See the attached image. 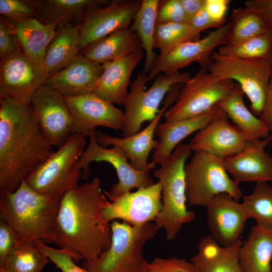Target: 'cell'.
I'll use <instances>...</instances> for the list:
<instances>
[{
	"label": "cell",
	"mask_w": 272,
	"mask_h": 272,
	"mask_svg": "<svg viewBox=\"0 0 272 272\" xmlns=\"http://www.w3.org/2000/svg\"><path fill=\"white\" fill-rule=\"evenodd\" d=\"M94 177L66 191L56 218L54 243L74 260L94 259L112 242L111 223L103 217L107 201Z\"/></svg>",
	"instance_id": "1"
},
{
	"label": "cell",
	"mask_w": 272,
	"mask_h": 272,
	"mask_svg": "<svg viewBox=\"0 0 272 272\" xmlns=\"http://www.w3.org/2000/svg\"><path fill=\"white\" fill-rule=\"evenodd\" d=\"M30 106L0 98V192L15 191L53 153Z\"/></svg>",
	"instance_id": "2"
},
{
	"label": "cell",
	"mask_w": 272,
	"mask_h": 272,
	"mask_svg": "<svg viewBox=\"0 0 272 272\" xmlns=\"http://www.w3.org/2000/svg\"><path fill=\"white\" fill-rule=\"evenodd\" d=\"M62 196L39 193L25 180L14 192H0V219L15 232V245L37 240L54 243Z\"/></svg>",
	"instance_id": "3"
},
{
	"label": "cell",
	"mask_w": 272,
	"mask_h": 272,
	"mask_svg": "<svg viewBox=\"0 0 272 272\" xmlns=\"http://www.w3.org/2000/svg\"><path fill=\"white\" fill-rule=\"evenodd\" d=\"M190 144H179L169 158L153 172L162 185L163 208L155 221L159 229L163 228L166 239H175L182 226L195 218V213L187 207L184 167L191 155Z\"/></svg>",
	"instance_id": "4"
},
{
	"label": "cell",
	"mask_w": 272,
	"mask_h": 272,
	"mask_svg": "<svg viewBox=\"0 0 272 272\" xmlns=\"http://www.w3.org/2000/svg\"><path fill=\"white\" fill-rule=\"evenodd\" d=\"M110 223V247L94 259L83 260L81 266L89 272H148L149 262L144 256V247L157 234L155 224L132 226L117 220Z\"/></svg>",
	"instance_id": "5"
},
{
	"label": "cell",
	"mask_w": 272,
	"mask_h": 272,
	"mask_svg": "<svg viewBox=\"0 0 272 272\" xmlns=\"http://www.w3.org/2000/svg\"><path fill=\"white\" fill-rule=\"evenodd\" d=\"M187 204L204 206L216 195L227 193L239 201V183L230 177L224 159L203 151H195L184 167Z\"/></svg>",
	"instance_id": "6"
},
{
	"label": "cell",
	"mask_w": 272,
	"mask_h": 272,
	"mask_svg": "<svg viewBox=\"0 0 272 272\" xmlns=\"http://www.w3.org/2000/svg\"><path fill=\"white\" fill-rule=\"evenodd\" d=\"M189 72H176L172 74L158 75L150 87L146 90L147 75L138 72L136 78L130 84V91L123 103L125 120L122 137H127L140 131L142 124L151 122L157 116L159 107L166 94L178 83L184 84L190 77Z\"/></svg>",
	"instance_id": "7"
},
{
	"label": "cell",
	"mask_w": 272,
	"mask_h": 272,
	"mask_svg": "<svg viewBox=\"0 0 272 272\" xmlns=\"http://www.w3.org/2000/svg\"><path fill=\"white\" fill-rule=\"evenodd\" d=\"M208 72L221 79L235 81L250 102L251 111L260 117L272 76L271 60L247 59L214 51Z\"/></svg>",
	"instance_id": "8"
},
{
	"label": "cell",
	"mask_w": 272,
	"mask_h": 272,
	"mask_svg": "<svg viewBox=\"0 0 272 272\" xmlns=\"http://www.w3.org/2000/svg\"><path fill=\"white\" fill-rule=\"evenodd\" d=\"M86 137L73 133L59 148L25 180L36 192L43 194L63 195L79 185L81 171L74 168L87 146Z\"/></svg>",
	"instance_id": "9"
},
{
	"label": "cell",
	"mask_w": 272,
	"mask_h": 272,
	"mask_svg": "<svg viewBox=\"0 0 272 272\" xmlns=\"http://www.w3.org/2000/svg\"><path fill=\"white\" fill-rule=\"evenodd\" d=\"M236 84L199 70L183 84L173 105L163 116L166 124L192 118L209 111L229 96Z\"/></svg>",
	"instance_id": "10"
},
{
	"label": "cell",
	"mask_w": 272,
	"mask_h": 272,
	"mask_svg": "<svg viewBox=\"0 0 272 272\" xmlns=\"http://www.w3.org/2000/svg\"><path fill=\"white\" fill-rule=\"evenodd\" d=\"M96 132L95 130L89 135L87 148L74 168L75 171L83 170L84 179L89 176L90 163L104 161L111 164L116 170L118 181L109 191H104L110 201L130 192L133 188L146 187L155 183L149 176V171H139L131 167L121 148L117 146L111 148L100 146L96 141Z\"/></svg>",
	"instance_id": "11"
},
{
	"label": "cell",
	"mask_w": 272,
	"mask_h": 272,
	"mask_svg": "<svg viewBox=\"0 0 272 272\" xmlns=\"http://www.w3.org/2000/svg\"><path fill=\"white\" fill-rule=\"evenodd\" d=\"M48 78L43 66L27 58L19 49L1 59L0 98L8 97L30 106L36 92Z\"/></svg>",
	"instance_id": "12"
},
{
	"label": "cell",
	"mask_w": 272,
	"mask_h": 272,
	"mask_svg": "<svg viewBox=\"0 0 272 272\" xmlns=\"http://www.w3.org/2000/svg\"><path fill=\"white\" fill-rule=\"evenodd\" d=\"M229 26V22H227L202 38L184 43L166 55H158L147 75L148 81L161 73L169 74L179 71L194 62L199 64L201 70L208 72L214 50L228 44Z\"/></svg>",
	"instance_id": "13"
},
{
	"label": "cell",
	"mask_w": 272,
	"mask_h": 272,
	"mask_svg": "<svg viewBox=\"0 0 272 272\" xmlns=\"http://www.w3.org/2000/svg\"><path fill=\"white\" fill-rule=\"evenodd\" d=\"M30 106L43 134L53 146L61 148L72 135L74 123L64 96L44 85L34 95Z\"/></svg>",
	"instance_id": "14"
},
{
	"label": "cell",
	"mask_w": 272,
	"mask_h": 272,
	"mask_svg": "<svg viewBox=\"0 0 272 272\" xmlns=\"http://www.w3.org/2000/svg\"><path fill=\"white\" fill-rule=\"evenodd\" d=\"M142 0H114L90 9L79 26L80 51L117 30L128 28Z\"/></svg>",
	"instance_id": "15"
},
{
	"label": "cell",
	"mask_w": 272,
	"mask_h": 272,
	"mask_svg": "<svg viewBox=\"0 0 272 272\" xmlns=\"http://www.w3.org/2000/svg\"><path fill=\"white\" fill-rule=\"evenodd\" d=\"M162 185L159 181L107 200L103 217L108 222L121 220L132 226L155 221L163 208Z\"/></svg>",
	"instance_id": "16"
},
{
	"label": "cell",
	"mask_w": 272,
	"mask_h": 272,
	"mask_svg": "<svg viewBox=\"0 0 272 272\" xmlns=\"http://www.w3.org/2000/svg\"><path fill=\"white\" fill-rule=\"evenodd\" d=\"M181 85H174L168 93L163 107L156 117L143 130L127 137L117 138L109 135L100 131H96V138L98 144L107 148L109 146L121 148L129 160L131 167L139 171H150L155 164L148 162L152 150L156 147L158 141L154 139L155 130L160 120L165 112L173 104L178 97Z\"/></svg>",
	"instance_id": "17"
},
{
	"label": "cell",
	"mask_w": 272,
	"mask_h": 272,
	"mask_svg": "<svg viewBox=\"0 0 272 272\" xmlns=\"http://www.w3.org/2000/svg\"><path fill=\"white\" fill-rule=\"evenodd\" d=\"M64 97L73 118V133L81 134L87 138L97 126L115 130L122 129L125 120L124 112L94 93Z\"/></svg>",
	"instance_id": "18"
},
{
	"label": "cell",
	"mask_w": 272,
	"mask_h": 272,
	"mask_svg": "<svg viewBox=\"0 0 272 272\" xmlns=\"http://www.w3.org/2000/svg\"><path fill=\"white\" fill-rule=\"evenodd\" d=\"M206 208L210 235L219 244L229 246L241 239L249 219L242 202L223 193L214 196Z\"/></svg>",
	"instance_id": "19"
},
{
	"label": "cell",
	"mask_w": 272,
	"mask_h": 272,
	"mask_svg": "<svg viewBox=\"0 0 272 272\" xmlns=\"http://www.w3.org/2000/svg\"><path fill=\"white\" fill-rule=\"evenodd\" d=\"M271 141L272 134L248 140L240 152L224 159L228 173L239 183L272 181V156L265 150Z\"/></svg>",
	"instance_id": "20"
},
{
	"label": "cell",
	"mask_w": 272,
	"mask_h": 272,
	"mask_svg": "<svg viewBox=\"0 0 272 272\" xmlns=\"http://www.w3.org/2000/svg\"><path fill=\"white\" fill-rule=\"evenodd\" d=\"M228 118L222 110L206 127L197 131L189 143L192 151H203L223 159L240 152L248 139Z\"/></svg>",
	"instance_id": "21"
},
{
	"label": "cell",
	"mask_w": 272,
	"mask_h": 272,
	"mask_svg": "<svg viewBox=\"0 0 272 272\" xmlns=\"http://www.w3.org/2000/svg\"><path fill=\"white\" fill-rule=\"evenodd\" d=\"M102 73L101 64L80 53L61 71L48 77L45 85L66 97L93 94Z\"/></svg>",
	"instance_id": "22"
},
{
	"label": "cell",
	"mask_w": 272,
	"mask_h": 272,
	"mask_svg": "<svg viewBox=\"0 0 272 272\" xmlns=\"http://www.w3.org/2000/svg\"><path fill=\"white\" fill-rule=\"evenodd\" d=\"M144 53L141 47L114 60L102 63V73L94 94L113 104L122 105L128 92L131 76Z\"/></svg>",
	"instance_id": "23"
},
{
	"label": "cell",
	"mask_w": 272,
	"mask_h": 272,
	"mask_svg": "<svg viewBox=\"0 0 272 272\" xmlns=\"http://www.w3.org/2000/svg\"><path fill=\"white\" fill-rule=\"evenodd\" d=\"M1 19L14 35L18 49L34 63L43 66L47 47L60 21L44 24L35 18L23 21Z\"/></svg>",
	"instance_id": "24"
},
{
	"label": "cell",
	"mask_w": 272,
	"mask_h": 272,
	"mask_svg": "<svg viewBox=\"0 0 272 272\" xmlns=\"http://www.w3.org/2000/svg\"><path fill=\"white\" fill-rule=\"evenodd\" d=\"M222 111L215 105L206 112L192 118L170 124L159 122L155 130L158 143L153 150L152 162L161 164L183 140L203 128Z\"/></svg>",
	"instance_id": "25"
},
{
	"label": "cell",
	"mask_w": 272,
	"mask_h": 272,
	"mask_svg": "<svg viewBox=\"0 0 272 272\" xmlns=\"http://www.w3.org/2000/svg\"><path fill=\"white\" fill-rule=\"evenodd\" d=\"M242 243L241 238L231 246H221L209 234L198 242L197 252L190 261L196 272H243L238 260Z\"/></svg>",
	"instance_id": "26"
},
{
	"label": "cell",
	"mask_w": 272,
	"mask_h": 272,
	"mask_svg": "<svg viewBox=\"0 0 272 272\" xmlns=\"http://www.w3.org/2000/svg\"><path fill=\"white\" fill-rule=\"evenodd\" d=\"M238 260L243 272H271L272 230L253 226L240 247Z\"/></svg>",
	"instance_id": "27"
},
{
	"label": "cell",
	"mask_w": 272,
	"mask_h": 272,
	"mask_svg": "<svg viewBox=\"0 0 272 272\" xmlns=\"http://www.w3.org/2000/svg\"><path fill=\"white\" fill-rule=\"evenodd\" d=\"M79 26H58L55 35L47 47L43 62L48 77L61 71L80 54Z\"/></svg>",
	"instance_id": "28"
},
{
	"label": "cell",
	"mask_w": 272,
	"mask_h": 272,
	"mask_svg": "<svg viewBox=\"0 0 272 272\" xmlns=\"http://www.w3.org/2000/svg\"><path fill=\"white\" fill-rule=\"evenodd\" d=\"M109 1L104 0H34L38 15L36 19L44 24L60 21V25H75L84 19L91 9Z\"/></svg>",
	"instance_id": "29"
},
{
	"label": "cell",
	"mask_w": 272,
	"mask_h": 272,
	"mask_svg": "<svg viewBox=\"0 0 272 272\" xmlns=\"http://www.w3.org/2000/svg\"><path fill=\"white\" fill-rule=\"evenodd\" d=\"M142 47L137 33L130 27L115 31L84 49L81 53L102 64L129 54Z\"/></svg>",
	"instance_id": "30"
},
{
	"label": "cell",
	"mask_w": 272,
	"mask_h": 272,
	"mask_svg": "<svg viewBox=\"0 0 272 272\" xmlns=\"http://www.w3.org/2000/svg\"><path fill=\"white\" fill-rule=\"evenodd\" d=\"M244 93L236 84L230 94L219 102V106L246 135L248 140L261 139L269 135L261 120L249 110L244 102Z\"/></svg>",
	"instance_id": "31"
},
{
	"label": "cell",
	"mask_w": 272,
	"mask_h": 272,
	"mask_svg": "<svg viewBox=\"0 0 272 272\" xmlns=\"http://www.w3.org/2000/svg\"><path fill=\"white\" fill-rule=\"evenodd\" d=\"M159 0H142L130 28L138 35L146 54L143 73L151 71L158 56L154 52L155 30Z\"/></svg>",
	"instance_id": "32"
},
{
	"label": "cell",
	"mask_w": 272,
	"mask_h": 272,
	"mask_svg": "<svg viewBox=\"0 0 272 272\" xmlns=\"http://www.w3.org/2000/svg\"><path fill=\"white\" fill-rule=\"evenodd\" d=\"M50 261L34 241L16 245L0 269L6 272H41Z\"/></svg>",
	"instance_id": "33"
},
{
	"label": "cell",
	"mask_w": 272,
	"mask_h": 272,
	"mask_svg": "<svg viewBox=\"0 0 272 272\" xmlns=\"http://www.w3.org/2000/svg\"><path fill=\"white\" fill-rule=\"evenodd\" d=\"M228 34V44H237L259 35L268 30L256 12L246 7L232 10Z\"/></svg>",
	"instance_id": "34"
},
{
	"label": "cell",
	"mask_w": 272,
	"mask_h": 272,
	"mask_svg": "<svg viewBox=\"0 0 272 272\" xmlns=\"http://www.w3.org/2000/svg\"><path fill=\"white\" fill-rule=\"evenodd\" d=\"M200 33L189 23L156 24L154 48L159 49L160 55H166L181 44L200 38Z\"/></svg>",
	"instance_id": "35"
},
{
	"label": "cell",
	"mask_w": 272,
	"mask_h": 272,
	"mask_svg": "<svg viewBox=\"0 0 272 272\" xmlns=\"http://www.w3.org/2000/svg\"><path fill=\"white\" fill-rule=\"evenodd\" d=\"M249 219L257 225L272 230V187L266 182L256 183L251 193L243 196L242 202Z\"/></svg>",
	"instance_id": "36"
},
{
	"label": "cell",
	"mask_w": 272,
	"mask_h": 272,
	"mask_svg": "<svg viewBox=\"0 0 272 272\" xmlns=\"http://www.w3.org/2000/svg\"><path fill=\"white\" fill-rule=\"evenodd\" d=\"M217 52L222 55L247 59L266 58L272 60V31L234 44L221 46Z\"/></svg>",
	"instance_id": "37"
},
{
	"label": "cell",
	"mask_w": 272,
	"mask_h": 272,
	"mask_svg": "<svg viewBox=\"0 0 272 272\" xmlns=\"http://www.w3.org/2000/svg\"><path fill=\"white\" fill-rule=\"evenodd\" d=\"M0 13L14 21L36 18L38 15L34 0H0Z\"/></svg>",
	"instance_id": "38"
},
{
	"label": "cell",
	"mask_w": 272,
	"mask_h": 272,
	"mask_svg": "<svg viewBox=\"0 0 272 272\" xmlns=\"http://www.w3.org/2000/svg\"><path fill=\"white\" fill-rule=\"evenodd\" d=\"M34 242L39 250L61 272H89L82 266L77 265L72 257L63 250L48 246L40 240Z\"/></svg>",
	"instance_id": "39"
},
{
	"label": "cell",
	"mask_w": 272,
	"mask_h": 272,
	"mask_svg": "<svg viewBox=\"0 0 272 272\" xmlns=\"http://www.w3.org/2000/svg\"><path fill=\"white\" fill-rule=\"evenodd\" d=\"M180 0L160 1L158 7L156 24L189 23Z\"/></svg>",
	"instance_id": "40"
},
{
	"label": "cell",
	"mask_w": 272,
	"mask_h": 272,
	"mask_svg": "<svg viewBox=\"0 0 272 272\" xmlns=\"http://www.w3.org/2000/svg\"><path fill=\"white\" fill-rule=\"evenodd\" d=\"M148 272H196L194 264L185 258L157 257L149 264Z\"/></svg>",
	"instance_id": "41"
},
{
	"label": "cell",
	"mask_w": 272,
	"mask_h": 272,
	"mask_svg": "<svg viewBox=\"0 0 272 272\" xmlns=\"http://www.w3.org/2000/svg\"><path fill=\"white\" fill-rule=\"evenodd\" d=\"M17 235L13 229L0 219V267L4 264L6 257L15 246Z\"/></svg>",
	"instance_id": "42"
},
{
	"label": "cell",
	"mask_w": 272,
	"mask_h": 272,
	"mask_svg": "<svg viewBox=\"0 0 272 272\" xmlns=\"http://www.w3.org/2000/svg\"><path fill=\"white\" fill-rule=\"evenodd\" d=\"M18 50L14 35L5 22L0 20V57L3 59Z\"/></svg>",
	"instance_id": "43"
},
{
	"label": "cell",
	"mask_w": 272,
	"mask_h": 272,
	"mask_svg": "<svg viewBox=\"0 0 272 272\" xmlns=\"http://www.w3.org/2000/svg\"><path fill=\"white\" fill-rule=\"evenodd\" d=\"M230 0H206L205 8L211 18L221 25H224L227 22L226 15Z\"/></svg>",
	"instance_id": "44"
},
{
	"label": "cell",
	"mask_w": 272,
	"mask_h": 272,
	"mask_svg": "<svg viewBox=\"0 0 272 272\" xmlns=\"http://www.w3.org/2000/svg\"><path fill=\"white\" fill-rule=\"evenodd\" d=\"M244 5L258 13L267 29L272 31V0H248L245 2Z\"/></svg>",
	"instance_id": "45"
},
{
	"label": "cell",
	"mask_w": 272,
	"mask_h": 272,
	"mask_svg": "<svg viewBox=\"0 0 272 272\" xmlns=\"http://www.w3.org/2000/svg\"><path fill=\"white\" fill-rule=\"evenodd\" d=\"M189 23L199 33L208 28H219L223 26L211 18L205 8L193 16Z\"/></svg>",
	"instance_id": "46"
},
{
	"label": "cell",
	"mask_w": 272,
	"mask_h": 272,
	"mask_svg": "<svg viewBox=\"0 0 272 272\" xmlns=\"http://www.w3.org/2000/svg\"><path fill=\"white\" fill-rule=\"evenodd\" d=\"M259 119L269 132L272 131V76L269 82L265 104Z\"/></svg>",
	"instance_id": "47"
},
{
	"label": "cell",
	"mask_w": 272,
	"mask_h": 272,
	"mask_svg": "<svg viewBox=\"0 0 272 272\" xmlns=\"http://www.w3.org/2000/svg\"><path fill=\"white\" fill-rule=\"evenodd\" d=\"M183 10L190 19L205 7L206 0H180Z\"/></svg>",
	"instance_id": "48"
},
{
	"label": "cell",
	"mask_w": 272,
	"mask_h": 272,
	"mask_svg": "<svg viewBox=\"0 0 272 272\" xmlns=\"http://www.w3.org/2000/svg\"><path fill=\"white\" fill-rule=\"evenodd\" d=\"M0 272H6L5 271V270L2 269H0Z\"/></svg>",
	"instance_id": "49"
},
{
	"label": "cell",
	"mask_w": 272,
	"mask_h": 272,
	"mask_svg": "<svg viewBox=\"0 0 272 272\" xmlns=\"http://www.w3.org/2000/svg\"><path fill=\"white\" fill-rule=\"evenodd\" d=\"M271 68H272V60H271Z\"/></svg>",
	"instance_id": "50"
}]
</instances>
